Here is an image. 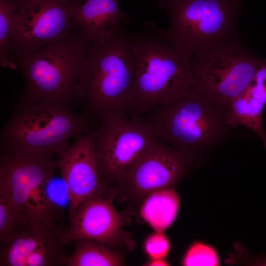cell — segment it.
I'll use <instances>...</instances> for the list:
<instances>
[{"label":"cell","instance_id":"obj_1","mask_svg":"<svg viewBox=\"0 0 266 266\" xmlns=\"http://www.w3.org/2000/svg\"><path fill=\"white\" fill-rule=\"evenodd\" d=\"M134 65L129 33L123 27L89 43L80 73L76 100L92 120L131 111Z\"/></svg>","mask_w":266,"mask_h":266},{"label":"cell","instance_id":"obj_2","mask_svg":"<svg viewBox=\"0 0 266 266\" xmlns=\"http://www.w3.org/2000/svg\"><path fill=\"white\" fill-rule=\"evenodd\" d=\"M150 26L146 33H129L134 65L131 112L135 117L200 92L191 56L159 39Z\"/></svg>","mask_w":266,"mask_h":266},{"label":"cell","instance_id":"obj_3","mask_svg":"<svg viewBox=\"0 0 266 266\" xmlns=\"http://www.w3.org/2000/svg\"><path fill=\"white\" fill-rule=\"evenodd\" d=\"M146 113L141 118L155 136L180 151L192 164L202 161L231 140L249 136L233 133L226 113L200 92Z\"/></svg>","mask_w":266,"mask_h":266},{"label":"cell","instance_id":"obj_4","mask_svg":"<svg viewBox=\"0 0 266 266\" xmlns=\"http://www.w3.org/2000/svg\"><path fill=\"white\" fill-rule=\"evenodd\" d=\"M93 121L69 105L42 101L14 105L0 133V149L53 157L62 156L69 141L89 132Z\"/></svg>","mask_w":266,"mask_h":266},{"label":"cell","instance_id":"obj_5","mask_svg":"<svg viewBox=\"0 0 266 266\" xmlns=\"http://www.w3.org/2000/svg\"><path fill=\"white\" fill-rule=\"evenodd\" d=\"M89 42L81 30L70 37L45 45L14 60L25 79L18 102L49 101L69 105L76 89Z\"/></svg>","mask_w":266,"mask_h":266},{"label":"cell","instance_id":"obj_6","mask_svg":"<svg viewBox=\"0 0 266 266\" xmlns=\"http://www.w3.org/2000/svg\"><path fill=\"white\" fill-rule=\"evenodd\" d=\"M244 0H157L169 23L154 31L160 40L191 57L213 44L238 36V22Z\"/></svg>","mask_w":266,"mask_h":266},{"label":"cell","instance_id":"obj_7","mask_svg":"<svg viewBox=\"0 0 266 266\" xmlns=\"http://www.w3.org/2000/svg\"><path fill=\"white\" fill-rule=\"evenodd\" d=\"M53 157L0 149V195L32 228L57 227L48 184L57 168Z\"/></svg>","mask_w":266,"mask_h":266},{"label":"cell","instance_id":"obj_8","mask_svg":"<svg viewBox=\"0 0 266 266\" xmlns=\"http://www.w3.org/2000/svg\"><path fill=\"white\" fill-rule=\"evenodd\" d=\"M266 62L252 53L239 36L218 41L191 59L200 94L226 113Z\"/></svg>","mask_w":266,"mask_h":266},{"label":"cell","instance_id":"obj_9","mask_svg":"<svg viewBox=\"0 0 266 266\" xmlns=\"http://www.w3.org/2000/svg\"><path fill=\"white\" fill-rule=\"evenodd\" d=\"M90 131L94 142L99 174L105 188L119 183L156 137L140 117L112 113Z\"/></svg>","mask_w":266,"mask_h":266},{"label":"cell","instance_id":"obj_10","mask_svg":"<svg viewBox=\"0 0 266 266\" xmlns=\"http://www.w3.org/2000/svg\"><path fill=\"white\" fill-rule=\"evenodd\" d=\"M72 0H17L10 47L14 63L19 56L74 34Z\"/></svg>","mask_w":266,"mask_h":266},{"label":"cell","instance_id":"obj_11","mask_svg":"<svg viewBox=\"0 0 266 266\" xmlns=\"http://www.w3.org/2000/svg\"><path fill=\"white\" fill-rule=\"evenodd\" d=\"M191 165L180 151L156 137L119 183V191L141 203L153 192L173 188Z\"/></svg>","mask_w":266,"mask_h":266},{"label":"cell","instance_id":"obj_12","mask_svg":"<svg viewBox=\"0 0 266 266\" xmlns=\"http://www.w3.org/2000/svg\"><path fill=\"white\" fill-rule=\"evenodd\" d=\"M114 197L97 196L81 204L69 221L68 227L62 230L63 245H69L79 239H88L120 251L132 250L135 243L131 234L124 230L128 220L114 207Z\"/></svg>","mask_w":266,"mask_h":266},{"label":"cell","instance_id":"obj_13","mask_svg":"<svg viewBox=\"0 0 266 266\" xmlns=\"http://www.w3.org/2000/svg\"><path fill=\"white\" fill-rule=\"evenodd\" d=\"M56 163L67 188L70 221L81 204L103 195L105 189L100 178L94 139L90 131L76 137L73 144L59 157Z\"/></svg>","mask_w":266,"mask_h":266},{"label":"cell","instance_id":"obj_14","mask_svg":"<svg viewBox=\"0 0 266 266\" xmlns=\"http://www.w3.org/2000/svg\"><path fill=\"white\" fill-rule=\"evenodd\" d=\"M63 229L29 228L0 242V266H66Z\"/></svg>","mask_w":266,"mask_h":266},{"label":"cell","instance_id":"obj_15","mask_svg":"<svg viewBox=\"0 0 266 266\" xmlns=\"http://www.w3.org/2000/svg\"><path fill=\"white\" fill-rule=\"evenodd\" d=\"M72 0L70 11L75 24L90 43L111 36L129 22L118 0Z\"/></svg>","mask_w":266,"mask_h":266},{"label":"cell","instance_id":"obj_16","mask_svg":"<svg viewBox=\"0 0 266 266\" xmlns=\"http://www.w3.org/2000/svg\"><path fill=\"white\" fill-rule=\"evenodd\" d=\"M141 203V218L154 231L165 232L177 217L180 198L173 188H167L151 193Z\"/></svg>","mask_w":266,"mask_h":266},{"label":"cell","instance_id":"obj_17","mask_svg":"<svg viewBox=\"0 0 266 266\" xmlns=\"http://www.w3.org/2000/svg\"><path fill=\"white\" fill-rule=\"evenodd\" d=\"M74 250L68 255L66 266H122L124 252L93 240H75Z\"/></svg>","mask_w":266,"mask_h":266},{"label":"cell","instance_id":"obj_18","mask_svg":"<svg viewBox=\"0 0 266 266\" xmlns=\"http://www.w3.org/2000/svg\"><path fill=\"white\" fill-rule=\"evenodd\" d=\"M17 0H0V64L2 68L17 70L10 54L14 19Z\"/></svg>","mask_w":266,"mask_h":266},{"label":"cell","instance_id":"obj_19","mask_svg":"<svg viewBox=\"0 0 266 266\" xmlns=\"http://www.w3.org/2000/svg\"><path fill=\"white\" fill-rule=\"evenodd\" d=\"M29 228L32 227L12 203L0 195V243Z\"/></svg>","mask_w":266,"mask_h":266},{"label":"cell","instance_id":"obj_20","mask_svg":"<svg viewBox=\"0 0 266 266\" xmlns=\"http://www.w3.org/2000/svg\"><path fill=\"white\" fill-rule=\"evenodd\" d=\"M185 266H215L220 264L216 250L211 246L200 242L190 246L181 261Z\"/></svg>","mask_w":266,"mask_h":266},{"label":"cell","instance_id":"obj_21","mask_svg":"<svg viewBox=\"0 0 266 266\" xmlns=\"http://www.w3.org/2000/svg\"><path fill=\"white\" fill-rule=\"evenodd\" d=\"M170 247L169 239L163 232L154 231L143 243V250L148 259H166Z\"/></svg>","mask_w":266,"mask_h":266},{"label":"cell","instance_id":"obj_22","mask_svg":"<svg viewBox=\"0 0 266 266\" xmlns=\"http://www.w3.org/2000/svg\"><path fill=\"white\" fill-rule=\"evenodd\" d=\"M144 264L148 266H164L169 265V263L166 259H148Z\"/></svg>","mask_w":266,"mask_h":266}]
</instances>
